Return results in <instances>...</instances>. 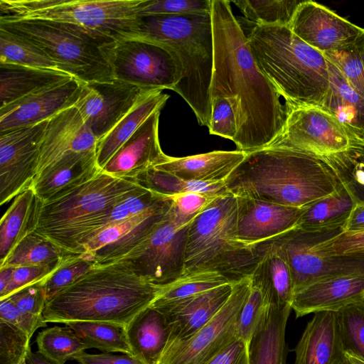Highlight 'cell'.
I'll list each match as a JSON object with an SVG mask.
<instances>
[{
    "label": "cell",
    "instance_id": "cell-1",
    "mask_svg": "<svg viewBox=\"0 0 364 364\" xmlns=\"http://www.w3.org/2000/svg\"><path fill=\"white\" fill-rule=\"evenodd\" d=\"M214 56L210 98L237 101V132L233 142L249 153L269 145L283 131L289 110L281 95L257 67L247 35L230 1L211 0Z\"/></svg>",
    "mask_w": 364,
    "mask_h": 364
},
{
    "label": "cell",
    "instance_id": "cell-2",
    "mask_svg": "<svg viewBox=\"0 0 364 364\" xmlns=\"http://www.w3.org/2000/svg\"><path fill=\"white\" fill-rule=\"evenodd\" d=\"M224 183L235 196L299 208L333 193L343 185L322 156L271 146L247 153Z\"/></svg>",
    "mask_w": 364,
    "mask_h": 364
},
{
    "label": "cell",
    "instance_id": "cell-3",
    "mask_svg": "<svg viewBox=\"0 0 364 364\" xmlns=\"http://www.w3.org/2000/svg\"><path fill=\"white\" fill-rule=\"evenodd\" d=\"M159 286L137 275L125 262L97 264L47 299L46 323L104 321L127 326L156 299Z\"/></svg>",
    "mask_w": 364,
    "mask_h": 364
},
{
    "label": "cell",
    "instance_id": "cell-4",
    "mask_svg": "<svg viewBox=\"0 0 364 364\" xmlns=\"http://www.w3.org/2000/svg\"><path fill=\"white\" fill-rule=\"evenodd\" d=\"M247 38L257 67L277 88L289 112L321 105L330 85L328 61L322 53L287 26L252 24Z\"/></svg>",
    "mask_w": 364,
    "mask_h": 364
},
{
    "label": "cell",
    "instance_id": "cell-5",
    "mask_svg": "<svg viewBox=\"0 0 364 364\" xmlns=\"http://www.w3.org/2000/svg\"><path fill=\"white\" fill-rule=\"evenodd\" d=\"M134 38L163 43L174 50L182 78L172 90L188 103L198 123L208 128L214 56L211 12L138 16Z\"/></svg>",
    "mask_w": 364,
    "mask_h": 364
},
{
    "label": "cell",
    "instance_id": "cell-6",
    "mask_svg": "<svg viewBox=\"0 0 364 364\" xmlns=\"http://www.w3.org/2000/svg\"><path fill=\"white\" fill-rule=\"evenodd\" d=\"M138 186L101 171L68 193L42 202L34 232L68 255L83 254V244L105 226L113 206Z\"/></svg>",
    "mask_w": 364,
    "mask_h": 364
},
{
    "label": "cell",
    "instance_id": "cell-7",
    "mask_svg": "<svg viewBox=\"0 0 364 364\" xmlns=\"http://www.w3.org/2000/svg\"><path fill=\"white\" fill-rule=\"evenodd\" d=\"M262 256L257 247L237 236L236 197H215L191 223L185 252V274L218 272L231 283L251 277Z\"/></svg>",
    "mask_w": 364,
    "mask_h": 364
},
{
    "label": "cell",
    "instance_id": "cell-8",
    "mask_svg": "<svg viewBox=\"0 0 364 364\" xmlns=\"http://www.w3.org/2000/svg\"><path fill=\"white\" fill-rule=\"evenodd\" d=\"M141 0H1L0 22L43 20L75 26L104 46L134 39Z\"/></svg>",
    "mask_w": 364,
    "mask_h": 364
},
{
    "label": "cell",
    "instance_id": "cell-9",
    "mask_svg": "<svg viewBox=\"0 0 364 364\" xmlns=\"http://www.w3.org/2000/svg\"><path fill=\"white\" fill-rule=\"evenodd\" d=\"M0 27L36 45L60 70L84 83L114 80L102 50L104 45L75 26L49 21L21 20L0 22Z\"/></svg>",
    "mask_w": 364,
    "mask_h": 364
},
{
    "label": "cell",
    "instance_id": "cell-10",
    "mask_svg": "<svg viewBox=\"0 0 364 364\" xmlns=\"http://www.w3.org/2000/svg\"><path fill=\"white\" fill-rule=\"evenodd\" d=\"M114 78L151 90H173L182 78L180 60L169 46L134 38L102 47Z\"/></svg>",
    "mask_w": 364,
    "mask_h": 364
},
{
    "label": "cell",
    "instance_id": "cell-11",
    "mask_svg": "<svg viewBox=\"0 0 364 364\" xmlns=\"http://www.w3.org/2000/svg\"><path fill=\"white\" fill-rule=\"evenodd\" d=\"M194 218L180 214L172 204L150 235L118 261L153 284L172 282L185 274L188 232Z\"/></svg>",
    "mask_w": 364,
    "mask_h": 364
},
{
    "label": "cell",
    "instance_id": "cell-12",
    "mask_svg": "<svg viewBox=\"0 0 364 364\" xmlns=\"http://www.w3.org/2000/svg\"><path fill=\"white\" fill-rule=\"evenodd\" d=\"M344 225L317 230L299 228L272 240L280 249L289 267L294 294L317 281L348 274H364V260L345 257L321 255L312 247L343 231Z\"/></svg>",
    "mask_w": 364,
    "mask_h": 364
},
{
    "label": "cell",
    "instance_id": "cell-13",
    "mask_svg": "<svg viewBox=\"0 0 364 364\" xmlns=\"http://www.w3.org/2000/svg\"><path fill=\"white\" fill-rule=\"evenodd\" d=\"M251 284V277L233 283L228 299L218 312L193 335L166 345L158 364H204L233 341Z\"/></svg>",
    "mask_w": 364,
    "mask_h": 364
},
{
    "label": "cell",
    "instance_id": "cell-14",
    "mask_svg": "<svg viewBox=\"0 0 364 364\" xmlns=\"http://www.w3.org/2000/svg\"><path fill=\"white\" fill-rule=\"evenodd\" d=\"M357 144L333 116L321 107L309 106L291 109L283 131L268 146L325 156L345 151Z\"/></svg>",
    "mask_w": 364,
    "mask_h": 364
},
{
    "label": "cell",
    "instance_id": "cell-15",
    "mask_svg": "<svg viewBox=\"0 0 364 364\" xmlns=\"http://www.w3.org/2000/svg\"><path fill=\"white\" fill-rule=\"evenodd\" d=\"M48 121L0 132L1 205L31 188Z\"/></svg>",
    "mask_w": 364,
    "mask_h": 364
},
{
    "label": "cell",
    "instance_id": "cell-16",
    "mask_svg": "<svg viewBox=\"0 0 364 364\" xmlns=\"http://www.w3.org/2000/svg\"><path fill=\"white\" fill-rule=\"evenodd\" d=\"M154 91L116 79L83 83L75 106L98 141L137 103Z\"/></svg>",
    "mask_w": 364,
    "mask_h": 364
},
{
    "label": "cell",
    "instance_id": "cell-17",
    "mask_svg": "<svg viewBox=\"0 0 364 364\" xmlns=\"http://www.w3.org/2000/svg\"><path fill=\"white\" fill-rule=\"evenodd\" d=\"M172 205L168 197L149 209L97 232L82 245L97 264L117 262L137 247L153 232Z\"/></svg>",
    "mask_w": 364,
    "mask_h": 364
},
{
    "label": "cell",
    "instance_id": "cell-18",
    "mask_svg": "<svg viewBox=\"0 0 364 364\" xmlns=\"http://www.w3.org/2000/svg\"><path fill=\"white\" fill-rule=\"evenodd\" d=\"M289 27L322 53L352 44L364 32V28L313 1H303L299 4Z\"/></svg>",
    "mask_w": 364,
    "mask_h": 364
},
{
    "label": "cell",
    "instance_id": "cell-19",
    "mask_svg": "<svg viewBox=\"0 0 364 364\" xmlns=\"http://www.w3.org/2000/svg\"><path fill=\"white\" fill-rule=\"evenodd\" d=\"M83 83L71 77L0 108V132L48 121L75 106Z\"/></svg>",
    "mask_w": 364,
    "mask_h": 364
},
{
    "label": "cell",
    "instance_id": "cell-20",
    "mask_svg": "<svg viewBox=\"0 0 364 364\" xmlns=\"http://www.w3.org/2000/svg\"><path fill=\"white\" fill-rule=\"evenodd\" d=\"M235 197L238 239L252 247L271 242L296 228L304 210V208Z\"/></svg>",
    "mask_w": 364,
    "mask_h": 364
},
{
    "label": "cell",
    "instance_id": "cell-21",
    "mask_svg": "<svg viewBox=\"0 0 364 364\" xmlns=\"http://www.w3.org/2000/svg\"><path fill=\"white\" fill-rule=\"evenodd\" d=\"M233 283L170 301H154L150 306L161 312L170 328L166 345L185 339L207 323L228 299Z\"/></svg>",
    "mask_w": 364,
    "mask_h": 364
},
{
    "label": "cell",
    "instance_id": "cell-22",
    "mask_svg": "<svg viewBox=\"0 0 364 364\" xmlns=\"http://www.w3.org/2000/svg\"><path fill=\"white\" fill-rule=\"evenodd\" d=\"M97 143L75 106L63 110L48 121L36 175L69 154L96 152Z\"/></svg>",
    "mask_w": 364,
    "mask_h": 364
},
{
    "label": "cell",
    "instance_id": "cell-23",
    "mask_svg": "<svg viewBox=\"0 0 364 364\" xmlns=\"http://www.w3.org/2000/svg\"><path fill=\"white\" fill-rule=\"evenodd\" d=\"M161 110L154 112L123 144L102 171L113 177L133 180L138 175L164 161L168 155L159 139Z\"/></svg>",
    "mask_w": 364,
    "mask_h": 364
},
{
    "label": "cell",
    "instance_id": "cell-24",
    "mask_svg": "<svg viewBox=\"0 0 364 364\" xmlns=\"http://www.w3.org/2000/svg\"><path fill=\"white\" fill-rule=\"evenodd\" d=\"M363 297L364 274L337 276L311 283L296 291L291 309L297 318L319 311H337Z\"/></svg>",
    "mask_w": 364,
    "mask_h": 364
},
{
    "label": "cell",
    "instance_id": "cell-25",
    "mask_svg": "<svg viewBox=\"0 0 364 364\" xmlns=\"http://www.w3.org/2000/svg\"><path fill=\"white\" fill-rule=\"evenodd\" d=\"M101 171L95 151L71 153L38 173L31 188L46 202L82 186Z\"/></svg>",
    "mask_w": 364,
    "mask_h": 364
},
{
    "label": "cell",
    "instance_id": "cell-26",
    "mask_svg": "<svg viewBox=\"0 0 364 364\" xmlns=\"http://www.w3.org/2000/svg\"><path fill=\"white\" fill-rule=\"evenodd\" d=\"M294 352V364H338L344 351L336 311L314 313Z\"/></svg>",
    "mask_w": 364,
    "mask_h": 364
},
{
    "label": "cell",
    "instance_id": "cell-27",
    "mask_svg": "<svg viewBox=\"0 0 364 364\" xmlns=\"http://www.w3.org/2000/svg\"><path fill=\"white\" fill-rule=\"evenodd\" d=\"M242 151H213L210 152L167 159L153 167L182 179L198 182H224L243 161Z\"/></svg>",
    "mask_w": 364,
    "mask_h": 364
},
{
    "label": "cell",
    "instance_id": "cell-28",
    "mask_svg": "<svg viewBox=\"0 0 364 364\" xmlns=\"http://www.w3.org/2000/svg\"><path fill=\"white\" fill-rule=\"evenodd\" d=\"M328 69L330 85L320 107L338 119L355 142L363 144L364 98L329 61Z\"/></svg>",
    "mask_w": 364,
    "mask_h": 364
},
{
    "label": "cell",
    "instance_id": "cell-29",
    "mask_svg": "<svg viewBox=\"0 0 364 364\" xmlns=\"http://www.w3.org/2000/svg\"><path fill=\"white\" fill-rule=\"evenodd\" d=\"M126 330L132 356L142 364H158L170 333L165 316L149 306L128 323Z\"/></svg>",
    "mask_w": 364,
    "mask_h": 364
},
{
    "label": "cell",
    "instance_id": "cell-30",
    "mask_svg": "<svg viewBox=\"0 0 364 364\" xmlns=\"http://www.w3.org/2000/svg\"><path fill=\"white\" fill-rule=\"evenodd\" d=\"M291 310V306L272 303L249 345L250 364H286L285 331Z\"/></svg>",
    "mask_w": 364,
    "mask_h": 364
},
{
    "label": "cell",
    "instance_id": "cell-31",
    "mask_svg": "<svg viewBox=\"0 0 364 364\" xmlns=\"http://www.w3.org/2000/svg\"><path fill=\"white\" fill-rule=\"evenodd\" d=\"M42 201L32 188L18 195L0 220V265L13 249L35 231Z\"/></svg>",
    "mask_w": 364,
    "mask_h": 364
},
{
    "label": "cell",
    "instance_id": "cell-32",
    "mask_svg": "<svg viewBox=\"0 0 364 364\" xmlns=\"http://www.w3.org/2000/svg\"><path fill=\"white\" fill-rule=\"evenodd\" d=\"M169 95L156 90L137 103L96 146L97 162L102 170L123 144L156 111L161 110Z\"/></svg>",
    "mask_w": 364,
    "mask_h": 364
},
{
    "label": "cell",
    "instance_id": "cell-33",
    "mask_svg": "<svg viewBox=\"0 0 364 364\" xmlns=\"http://www.w3.org/2000/svg\"><path fill=\"white\" fill-rule=\"evenodd\" d=\"M71 77L60 70L0 63V108Z\"/></svg>",
    "mask_w": 364,
    "mask_h": 364
},
{
    "label": "cell",
    "instance_id": "cell-34",
    "mask_svg": "<svg viewBox=\"0 0 364 364\" xmlns=\"http://www.w3.org/2000/svg\"><path fill=\"white\" fill-rule=\"evenodd\" d=\"M356 203L343 183L333 193L304 208L296 228L317 230L344 225Z\"/></svg>",
    "mask_w": 364,
    "mask_h": 364
},
{
    "label": "cell",
    "instance_id": "cell-35",
    "mask_svg": "<svg viewBox=\"0 0 364 364\" xmlns=\"http://www.w3.org/2000/svg\"><path fill=\"white\" fill-rule=\"evenodd\" d=\"M251 279L250 291L239 315L236 329L237 337L248 345L272 301L270 287L261 259L251 275Z\"/></svg>",
    "mask_w": 364,
    "mask_h": 364
},
{
    "label": "cell",
    "instance_id": "cell-36",
    "mask_svg": "<svg viewBox=\"0 0 364 364\" xmlns=\"http://www.w3.org/2000/svg\"><path fill=\"white\" fill-rule=\"evenodd\" d=\"M132 181L141 186L161 196L171 197L188 192H196L212 197L229 193L223 182L186 181L171 173L150 167Z\"/></svg>",
    "mask_w": 364,
    "mask_h": 364
},
{
    "label": "cell",
    "instance_id": "cell-37",
    "mask_svg": "<svg viewBox=\"0 0 364 364\" xmlns=\"http://www.w3.org/2000/svg\"><path fill=\"white\" fill-rule=\"evenodd\" d=\"M87 346L104 353L119 352L132 356L126 326L104 321H70L65 323Z\"/></svg>",
    "mask_w": 364,
    "mask_h": 364
},
{
    "label": "cell",
    "instance_id": "cell-38",
    "mask_svg": "<svg viewBox=\"0 0 364 364\" xmlns=\"http://www.w3.org/2000/svg\"><path fill=\"white\" fill-rule=\"evenodd\" d=\"M262 256L270 287L272 301L279 307L291 306L294 284L288 263L279 247L272 241L257 246Z\"/></svg>",
    "mask_w": 364,
    "mask_h": 364
},
{
    "label": "cell",
    "instance_id": "cell-39",
    "mask_svg": "<svg viewBox=\"0 0 364 364\" xmlns=\"http://www.w3.org/2000/svg\"><path fill=\"white\" fill-rule=\"evenodd\" d=\"M68 255L47 238L33 232L13 249L0 267L56 266Z\"/></svg>",
    "mask_w": 364,
    "mask_h": 364
},
{
    "label": "cell",
    "instance_id": "cell-40",
    "mask_svg": "<svg viewBox=\"0 0 364 364\" xmlns=\"http://www.w3.org/2000/svg\"><path fill=\"white\" fill-rule=\"evenodd\" d=\"M0 63L60 70L56 63L41 48L25 38L1 27Z\"/></svg>",
    "mask_w": 364,
    "mask_h": 364
},
{
    "label": "cell",
    "instance_id": "cell-41",
    "mask_svg": "<svg viewBox=\"0 0 364 364\" xmlns=\"http://www.w3.org/2000/svg\"><path fill=\"white\" fill-rule=\"evenodd\" d=\"M303 1L299 0H236L237 6L247 21L260 26H289Z\"/></svg>",
    "mask_w": 364,
    "mask_h": 364
},
{
    "label": "cell",
    "instance_id": "cell-42",
    "mask_svg": "<svg viewBox=\"0 0 364 364\" xmlns=\"http://www.w3.org/2000/svg\"><path fill=\"white\" fill-rule=\"evenodd\" d=\"M38 351L60 364L85 352L87 346L68 326H53L39 332L36 339Z\"/></svg>",
    "mask_w": 364,
    "mask_h": 364
},
{
    "label": "cell",
    "instance_id": "cell-43",
    "mask_svg": "<svg viewBox=\"0 0 364 364\" xmlns=\"http://www.w3.org/2000/svg\"><path fill=\"white\" fill-rule=\"evenodd\" d=\"M229 283L231 282L227 277L214 272L184 274L171 283L159 286L154 301L178 300Z\"/></svg>",
    "mask_w": 364,
    "mask_h": 364
},
{
    "label": "cell",
    "instance_id": "cell-44",
    "mask_svg": "<svg viewBox=\"0 0 364 364\" xmlns=\"http://www.w3.org/2000/svg\"><path fill=\"white\" fill-rule=\"evenodd\" d=\"M336 314L344 353L364 360V297Z\"/></svg>",
    "mask_w": 364,
    "mask_h": 364
},
{
    "label": "cell",
    "instance_id": "cell-45",
    "mask_svg": "<svg viewBox=\"0 0 364 364\" xmlns=\"http://www.w3.org/2000/svg\"><path fill=\"white\" fill-rule=\"evenodd\" d=\"M323 54L364 98V32L352 44Z\"/></svg>",
    "mask_w": 364,
    "mask_h": 364
},
{
    "label": "cell",
    "instance_id": "cell-46",
    "mask_svg": "<svg viewBox=\"0 0 364 364\" xmlns=\"http://www.w3.org/2000/svg\"><path fill=\"white\" fill-rule=\"evenodd\" d=\"M42 281L24 287L7 296L21 314L26 332L30 338L38 328L47 326L43 317L47 297Z\"/></svg>",
    "mask_w": 364,
    "mask_h": 364
},
{
    "label": "cell",
    "instance_id": "cell-47",
    "mask_svg": "<svg viewBox=\"0 0 364 364\" xmlns=\"http://www.w3.org/2000/svg\"><path fill=\"white\" fill-rule=\"evenodd\" d=\"M355 146L322 157L333 167L356 202L364 204V162L360 159Z\"/></svg>",
    "mask_w": 364,
    "mask_h": 364
},
{
    "label": "cell",
    "instance_id": "cell-48",
    "mask_svg": "<svg viewBox=\"0 0 364 364\" xmlns=\"http://www.w3.org/2000/svg\"><path fill=\"white\" fill-rule=\"evenodd\" d=\"M97 265L89 253L70 255L58 267L42 281L47 299L70 285Z\"/></svg>",
    "mask_w": 364,
    "mask_h": 364
},
{
    "label": "cell",
    "instance_id": "cell-49",
    "mask_svg": "<svg viewBox=\"0 0 364 364\" xmlns=\"http://www.w3.org/2000/svg\"><path fill=\"white\" fill-rule=\"evenodd\" d=\"M237 101L231 97L211 99L210 134L234 141L237 132Z\"/></svg>",
    "mask_w": 364,
    "mask_h": 364
},
{
    "label": "cell",
    "instance_id": "cell-50",
    "mask_svg": "<svg viewBox=\"0 0 364 364\" xmlns=\"http://www.w3.org/2000/svg\"><path fill=\"white\" fill-rule=\"evenodd\" d=\"M30 339L22 329L0 320V364H19L31 350Z\"/></svg>",
    "mask_w": 364,
    "mask_h": 364
},
{
    "label": "cell",
    "instance_id": "cell-51",
    "mask_svg": "<svg viewBox=\"0 0 364 364\" xmlns=\"http://www.w3.org/2000/svg\"><path fill=\"white\" fill-rule=\"evenodd\" d=\"M211 12V0H141L138 16L177 15Z\"/></svg>",
    "mask_w": 364,
    "mask_h": 364
},
{
    "label": "cell",
    "instance_id": "cell-52",
    "mask_svg": "<svg viewBox=\"0 0 364 364\" xmlns=\"http://www.w3.org/2000/svg\"><path fill=\"white\" fill-rule=\"evenodd\" d=\"M312 249L324 256L364 260V230L343 231L326 241L314 245Z\"/></svg>",
    "mask_w": 364,
    "mask_h": 364
},
{
    "label": "cell",
    "instance_id": "cell-53",
    "mask_svg": "<svg viewBox=\"0 0 364 364\" xmlns=\"http://www.w3.org/2000/svg\"><path fill=\"white\" fill-rule=\"evenodd\" d=\"M58 265L14 267L11 281L4 292L0 295V299L10 296L24 287L45 279Z\"/></svg>",
    "mask_w": 364,
    "mask_h": 364
},
{
    "label": "cell",
    "instance_id": "cell-54",
    "mask_svg": "<svg viewBox=\"0 0 364 364\" xmlns=\"http://www.w3.org/2000/svg\"><path fill=\"white\" fill-rule=\"evenodd\" d=\"M176 210L186 217H196L215 198L205 194L188 192L171 196Z\"/></svg>",
    "mask_w": 364,
    "mask_h": 364
},
{
    "label": "cell",
    "instance_id": "cell-55",
    "mask_svg": "<svg viewBox=\"0 0 364 364\" xmlns=\"http://www.w3.org/2000/svg\"><path fill=\"white\" fill-rule=\"evenodd\" d=\"M204 364H250L249 345L237 337Z\"/></svg>",
    "mask_w": 364,
    "mask_h": 364
},
{
    "label": "cell",
    "instance_id": "cell-56",
    "mask_svg": "<svg viewBox=\"0 0 364 364\" xmlns=\"http://www.w3.org/2000/svg\"><path fill=\"white\" fill-rule=\"evenodd\" d=\"M73 360L80 364H142L129 355H119L109 353L89 354L85 351L75 355Z\"/></svg>",
    "mask_w": 364,
    "mask_h": 364
},
{
    "label": "cell",
    "instance_id": "cell-57",
    "mask_svg": "<svg viewBox=\"0 0 364 364\" xmlns=\"http://www.w3.org/2000/svg\"><path fill=\"white\" fill-rule=\"evenodd\" d=\"M0 320L13 324L26 332L22 315L9 297L0 299Z\"/></svg>",
    "mask_w": 364,
    "mask_h": 364
},
{
    "label": "cell",
    "instance_id": "cell-58",
    "mask_svg": "<svg viewBox=\"0 0 364 364\" xmlns=\"http://www.w3.org/2000/svg\"><path fill=\"white\" fill-rule=\"evenodd\" d=\"M344 231L356 232L364 230V204L356 203L350 216L346 220Z\"/></svg>",
    "mask_w": 364,
    "mask_h": 364
},
{
    "label": "cell",
    "instance_id": "cell-59",
    "mask_svg": "<svg viewBox=\"0 0 364 364\" xmlns=\"http://www.w3.org/2000/svg\"><path fill=\"white\" fill-rule=\"evenodd\" d=\"M27 364H60L48 358L40 352H32L30 350L26 357Z\"/></svg>",
    "mask_w": 364,
    "mask_h": 364
},
{
    "label": "cell",
    "instance_id": "cell-60",
    "mask_svg": "<svg viewBox=\"0 0 364 364\" xmlns=\"http://www.w3.org/2000/svg\"><path fill=\"white\" fill-rule=\"evenodd\" d=\"M14 267L4 266L0 267V295L7 288L12 276Z\"/></svg>",
    "mask_w": 364,
    "mask_h": 364
},
{
    "label": "cell",
    "instance_id": "cell-61",
    "mask_svg": "<svg viewBox=\"0 0 364 364\" xmlns=\"http://www.w3.org/2000/svg\"><path fill=\"white\" fill-rule=\"evenodd\" d=\"M344 358L348 364H364V360L350 353H344Z\"/></svg>",
    "mask_w": 364,
    "mask_h": 364
},
{
    "label": "cell",
    "instance_id": "cell-62",
    "mask_svg": "<svg viewBox=\"0 0 364 364\" xmlns=\"http://www.w3.org/2000/svg\"><path fill=\"white\" fill-rule=\"evenodd\" d=\"M355 149L360 159L364 162V144H357L355 146Z\"/></svg>",
    "mask_w": 364,
    "mask_h": 364
},
{
    "label": "cell",
    "instance_id": "cell-63",
    "mask_svg": "<svg viewBox=\"0 0 364 364\" xmlns=\"http://www.w3.org/2000/svg\"><path fill=\"white\" fill-rule=\"evenodd\" d=\"M338 364H348L345 358H344V355H343V359L340 361V363Z\"/></svg>",
    "mask_w": 364,
    "mask_h": 364
},
{
    "label": "cell",
    "instance_id": "cell-64",
    "mask_svg": "<svg viewBox=\"0 0 364 364\" xmlns=\"http://www.w3.org/2000/svg\"><path fill=\"white\" fill-rule=\"evenodd\" d=\"M19 364H27L26 358L21 360V362Z\"/></svg>",
    "mask_w": 364,
    "mask_h": 364
}]
</instances>
